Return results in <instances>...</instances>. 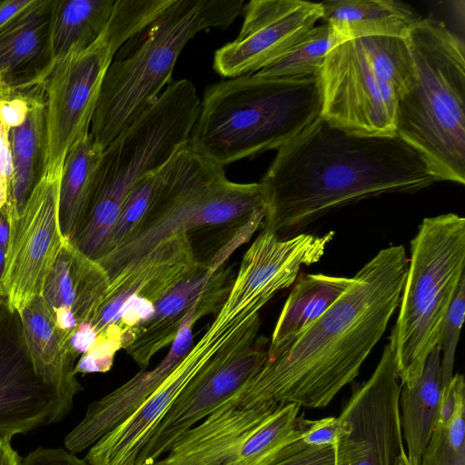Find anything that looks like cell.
<instances>
[{
  "label": "cell",
  "mask_w": 465,
  "mask_h": 465,
  "mask_svg": "<svg viewBox=\"0 0 465 465\" xmlns=\"http://www.w3.org/2000/svg\"><path fill=\"white\" fill-rule=\"evenodd\" d=\"M12 176V158L9 143L0 148V209L5 206Z\"/></svg>",
  "instance_id": "cell-38"
},
{
  "label": "cell",
  "mask_w": 465,
  "mask_h": 465,
  "mask_svg": "<svg viewBox=\"0 0 465 465\" xmlns=\"http://www.w3.org/2000/svg\"><path fill=\"white\" fill-rule=\"evenodd\" d=\"M9 221L5 206L0 209V248L5 252L9 240Z\"/></svg>",
  "instance_id": "cell-41"
},
{
  "label": "cell",
  "mask_w": 465,
  "mask_h": 465,
  "mask_svg": "<svg viewBox=\"0 0 465 465\" xmlns=\"http://www.w3.org/2000/svg\"><path fill=\"white\" fill-rule=\"evenodd\" d=\"M208 307L196 308L184 320L165 357L153 369H143L133 378L100 400L89 404L82 420L66 435L64 450L72 454L92 447L127 418L168 377L193 343V329L202 317L213 313Z\"/></svg>",
  "instance_id": "cell-18"
},
{
  "label": "cell",
  "mask_w": 465,
  "mask_h": 465,
  "mask_svg": "<svg viewBox=\"0 0 465 465\" xmlns=\"http://www.w3.org/2000/svg\"><path fill=\"white\" fill-rule=\"evenodd\" d=\"M31 2L32 0L0 1V29Z\"/></svg>",
  "instance_id": "cell-39"
},
{
  "label": "cell",
  "mask_w": 465,
  "mask_h": 465,
  "mask_svg": "<svg viewBox=\"0 0 465 465\" xmlns=\"http://www.w3.org/2000/svg\"><path fill=\"white\" fill-rule=\"evenodd\" d=\"M19 315L36 375L55 389L72 409L74 397L82 390L74 371L77 359L56 330L41 296L35 298Z\"/></svg>",
  "instance_id": "cell-21"
},
{
  "label": "cell",
  "mask_w": 465,
  "mask_h": 465,
  "mask_svg": "<svg viewBox=\"0 0 465 465\" xmlns=\"http://www.w3.org/2000/svg\"><path fill=\"white\" fill-rule=\"evenodd\" d=\"M338 433L336 417H327L312 420L310 426L302 436V440L311 447L334 446Z\"/></svg>",
  "instance_id": "cell-37"
},
{
  "label": "cell",
  "mask_w": 465,
  "mask_h": 465,
  "mask_svg": "<svg viewBox=\"0 0 465 465\" xmlns=\"http://www.w3.org/2000/svg\"><path fill=\"white\" fill-rule=\"evenodd\" d=\"M261 207L260 183L230 181L223 167L187 143L177 152L172 175L134 238L97 262L111 279L170 237L201 226L236 223Z\"/></svg>",
  "instance_id": "cell-8"
},
{
  "label": "cell",
  "mask_w": 465,
  "mask_h": 465,
  "mask_svg": "<svg viewBox=\"0 0 465 465\" xmlns=\"http://www.w3.org/2000/svg\"><path fill=\"white\" fill-rule=\"evenodd\" d=\"M338 45L326 23L315 25L283 54L257 71L258 77L302 79L319 75L329 51Z\"/></svg>",
  "instance_id": "cell-30"
},
{
  "label": "cell",
  "mask_w": 465,
  "mask_h": 465,
  "mask_svg": "<svg viewBox=\"0 0 465 465\" xmlns=\"http://www.w3.org/2000/svg\"><path fill=\"white\" fill-rule=\"evenodd\" d=\"M57 391L35 373L21 318H0V436L13 437L62 420L70 411Z\"/></svg>",
  "instance_id": "cell-15"
},
{
  "label": "cell",
  "mask_w": 465,
  "mask_h": 465,
  "mask_svg": "<svg viewBox=\"0 0 465 465\" xmlns=\"http://www.w3.org/2000/svg\"><path fill=\"white\" fill-rule=\"evenodd\" d=\"M415 84L397 101L395 134L416 150L439 182L465 183V46L436 19L406 36Z\"/></svg>",
  "instance_id": "cell-4"
},
{
  "label": "cell",
  "mask_w": 465,
  "mask_h": 465,
  "mask_svg": "<svg viewBox=\"0 0 465 465\" xmlns=\"http://www.w3.org/2000/svg\"><path fill=\"white\" fill-rule=\"evenodd\" d=\"M322 15L321 3L252 0L236 39L215 52L213 68L229 78L255 74L296 45Z\"/></svg>",
  "instance_id": "cell-14"
},
{
  "label": "cell",
  "mask_w": 465,
  "mask_h": 465,
  "mask_svg": "<svg viewBox=\"0 0 465 465\" xmlns=\"http://www.w3.org/2000/svg\"><path fill=\"white\" fill-rule=\"evenodd\" d=\"M55 0H32L0 29V95L44 90L54 58L51 25Z\"/></svg>",
  "instance_id": "cell-19"
},
{
  "label": "cell",
  "mask_w": 465,
  "mask_h": 465,
  "mask_svg": "<svg viewBox=\"0 0 465 465\" xmlns=\"http://www.w3.org/2000/svg\"><path fill=\"white\" fill-rule=\"evenodd\" d=\"M440 356V349L436 345L419 379L411 386H401V425L411 465H420L434 429L441 398Z\"/></svg>",
  "instance_id": "cell-25"
},
{
  "label": "cell",
  "mask_w": 465,
  "mask_h": 465,
  "mask_svg": "<svg viewBox=\"0 0 465 465\" xmlns=\"http://www.w3.org/2000/svg\"><path fill=\"white\" fill-rule=\"evenodd\" d=\"M170 0H116L102 35L57 58L44 83L45 170L64 166L68 152L90 133L104 77L115 54L142 33Z\"/></svg>",
  "instance_id": "cell-9"
},
{
  "label": "cell",
  "mask_w": 465,
  "mask_h": 465,
  "mask_svg": "<svg viewBox=\"0 0 465 465\" xmlns=\"http://www.w3.org/2000/svg\"><path fill=\"white\" fill-rule=\"evenodd\" d=\"M45 104L44 93L32 99L25 121L8 134L12 176L5 208L15 219L45 172Z\"/></svg>",
  "instance_id": "cell-23"
},
{
  "label": "cell",
  "mask_w": 465,
  "mask_h": 465,
  "mask_svg": "<svg viewBox=\"0 0 465 465\" xmlns=\"http://www.w3.org/2000/svg\"><path fill=\"white\" fill-rule=\"evenodd\" d=\"M34 95L7 94L0 95V122L10 131L12 128L20 126L26 119L30 110Z\"/></svg>",
  "instance_id": "cell-35"
},
{
  "label": "cell",
  "mask_w": 465,
  "mask_h": 465,
  "mask_svg": "<svg viewBox=\"0 0 465 465\" xmlns=\"http://www.w3.org/2000/svg\"><path fill=\"white\" fill-rule=\"evenodd\" d=\"M22 465H88L84 459L70 453L64 448L39 447L22 460Z\"/></svg>",
  "instance_id": "cell-36"
},
{
  "label": "cell",
  "mask_w": 465,
  "mask_h": 465,
  "mask_svg": "<svg viewBox=\"0 0 465 465\" xmlns=\"http://www.w3.org/2000/svg\"><path fill=\"white\" fill-rule=\"evenodd\" d=\"M409 259L403 245L379 251L309 328L268 347L250 379L265 401L311 409L328 405L359 374L399 307Z\"/></svg>",
  "instance_id": "cell-2"
},
{
  "label": "cell",
  "mask_w": 465,
  "mask_h": 465,
  "mask_svg": "<svg viewBox=\"0 0 465 465\" xmlns=\"http://www.w3.org/2000/svg\"><path fill=\"white\" fill-rule=\"evenodd\" d=\"M205 265L197 259L188 232H183L166 239L125 266L110 279L105 297L90 322L96 341L121 340L117 325L121 311L130 298H141L154 305Z\"/></svg>",
  "instance_id": "cell-17"
},
{
  "label": "cell",
  "mask_w": 465,
  "mask_h": 465,
  "mask_svg": "<svg viewBox=\"0 0 465 465\" xmlns=\"http://www.w3.org/2000/svg\"><path fill=\"white\" fill-rule=\"evenodd\" d=\"M352 278L301 273L293 282L274 327L269 347L280 346L303 332L352 283Z\"/></svg>",
  "instance_id": "cell-26"
},
{
  "label": "cell",
  "mask_w": 465,
  "mask_h": 465,
  "mask_svg": "<svg viewBox=\"0 0 465 465\" xmlns=\"http://www.w3.org/2000/svg\"><path fill=\"white\" fill-rule=\"evenodd\" d=\"M321 5L322 20L338 44L374 35L406 37L422 18L411 5L396 0H329Z\"/></svg>",
  "instance_id": "cell-22"
},
{
  "label": "cell",
  "mask_w": 465,
  "mask_h": 465,
  "mask_svg": "<svg viewBox=\"0 0 465 465\" xmlns=\"http://www.w3.org/2000/svg\"><path fill=\"white\" fill-rule=\"evenodd\" d=\"M401 390L393 353L386 344L371 377L353 391L337 417L335 465H396L405 451Z\"/></svg>",
  "instance_id": "cell-10"
},
{
  "label": "cell",
  "mask_w": 465,
  "mask_h": 465,
  "mask_svg": "<svg viewBox=\"0 0 465 465\" xmlns=\"http://www.w3.org/2000/svg\"><path fill=\"white\" fill-rule=\"evenodd\" d=\"M177 152L163 166L141 179L130 192L122 206L104 255L121 248L134 238L172 175Z\"/></svg>",
  "instance_id": "cell-31"
},
{
  "label": "cell",
  "mask_w": 465,
  "mask_h": 465,
  "mask_svg": "<svg viewBox=\"0 0 465 465\" xmlns=\"http://www.w3.org/2000/svg\"><path fill=\"white\" fill-rule=\"evenodd\" d=\"M301 438L282 446L262 465H335L334 446L311 447Z\"/></svg>",
  "instance_id": "cell-34"
},
{
  "label": "cell",
  "mask_w": 465,
  "mask_h": 465,
  "mask_svg": "<svg viewBox=\"0 0 465 465\" xmlns=\"http://www.w3.org/2000/svg\"><path fill=\"white\" fill-rule=\"evenodd\" d=\"M465 314V276L459 283L457 292L444 317L438 344L440 349L441 391L449 384L453 374L455 351Z\"/></svg>",
  "instance_id": "cell-33"
},
{
  "label": "cell",
  "mask_w": 465,
  "mask_h": 465,
  "mask_svg": "<svg viewBox=\"0 0 465 465\" xmlns=\"http://www.w3.org/2000/svg\"><path fill=\"white\" fill-rule=\"evenodd\" d=\"M62 170H45L21 213L9 222L1 289L11 312L41 296L64 244L58 219Z\"/></svg>",
  "instance_id": "cell-11"
},
{
  "label": "cell",
  "mask_w": 465,
  "mask_h": 465,
  "mask_svg": "<svg viewBox=\"0 0 465 465\" xmlns=\"http://www.w3.org/2000/svg\"><path fill=\"white\" fill-rule=\"evenodd\" d=\"M300 408L295 403L282 404L215 465H262L282 446L304 434L312 420L298 415Z\"/></svg>",
  "instance_id": "cell-28"
},
{
  "label": "cell",
  "mask_w": 465,
  "mask_h": 465,
  "mask_svg": "<svg viewBox=\"0 0 465 465\" xmlns=\"http://www.w3.org/2000/svg\"><path fill=\"white\" fill-rule=\"evenodd\" d=\"M9 310L5 294L0 288V318Z\"/></svg>",
  "instance_id": "cell-42"
},
{
  "label": "cell",
  "mask_w": 465,
  "mask_h": 465,
  "mask_svg": "<svg viewBox=\"0 0 465 465\" xmlns=\"http://www.w3.org/2000/svg\"><path fill=\"white\" fill-rule=\"evenodd\" d=\"M465 219L453 213L424 218L411 241L400 309L388 343L401 386L420 376L464 273Z\"/></svg>",
  "instance_id": "cell-7"
},
{
  "label": "cell",
  "mask_w": 465,
  "mask_h": 465,
  "mask_svg": "<svg viewBox=\"0 0 465 465\" xmlns=\"http://www.w3.org/2000/svg\"><path fill=\"white\" fill-rule=\"evenodd\" d=\"M109 284L110 278L97 261L72 242H64L41 298L69 350L74 332L80 324L92 322Z\"/></svg>",
  "instance_id": "cell-20"
},
{
  "label": "cell",
  "mask_w": 465,
  "mask_h": 465,
  "mask_svg": "<svg viewBox=\"0 0 465 465\" xmlns=\"http://www.w3.org/2000/svg\"><path fill=\"white\" fill-rule=\"evenodd\" d=\"M465 390L456 401L452 415L436 422L420 465H465Z\"/></svg>",
  "instance_id": "cell-32"
},
{
  "label": "cell",
  "mask_w": 465,
  "mask_h": 465,
  "mask_svg": "<svg viewBox=\"0 0 465 465\" xmlns=\"http://www.w3.org/2000/svg\"><path fill=\"white\" fill-rule=\"evenodd\" d=\"M201 100L188 79L172 81L154 103L103 151L87 216L71 242L93 260L102 258L122 206L148 173L189 142Z\"/></svg>",
  "instance_id": "cell-5"
},
{
  "label": "cell",
  "mask_w": 465,
  "mask_h": 465,
  "mask_svg": "<svg viewBox=\"0 0 465 465\" xmlns=\"http://www.w3.org/2000/svg\"><path fill=\"white\" fill-rule=\"evenodd\" d=\"M351 40L398 98L415 84L416 68L406 37L374 35Z\"/></svg>",
  "instance_id": "cell-29"
},
{
  "label": "cell",
  "mask_w": 465,
  "mask_h": 465,
  "mask_svg": "<svg viewBox=\"0 0 465 465\" xmlns=\"http://www.w3.org/2000/svg\"><path fill=\"white\" fill-rule=\"evenodd\" d=\"M103 151L89 133L65 157L58 199L59 226L64 242L73 241L87 216Z\"/></svg>",
  "instance_id": "cell-24"
},
{
  "label": "cell",
  "mask_w": 465,
  "mask_h": 465,
  "mask_svg": "<svg viewBox=\"0 0 465 465\" xmlns=\"http://www.w3.org/2000/svg\"><path fill=\"white\" fill-rule=\"evenodd\" d=\"M258 228L252 218L238 223L204 268L178 283L154 304L153 313L148 320L125 334L123 349L142 369L148 366L157 352L172 344L193 311L205 306L215 314L221 309L235 277L224 263Z\"/></svg>",
  "instance_id": "cell-13"
},
{
  "label": "cell",
  "mask_w": 465,
  "mask_h": 465,
  "mask_svg": "<svg viewBox=\"0 0 465 465\" xmlns=\"http://www.w3.org/2000/svg\"><path fill=\"white\" fill-rule=\"evenodd\" d=\"M270 340L258 336L231 361L206 368L183 389L140 452L135 465H151L193 426L216 410L263 365Z\"/></svg>",
  "instance_id": "cell-16"
},
{
  "label": "cell",
  "mask_w": 465,
  "mask_h": 465,
  "mask_svg": "<svg viewBox=\"0 0 465 465\" xmlns=\"http://www.w3.org/2000/svg\"><path fill=\"white\" fill-rule=\"evenodd\" d=\"M319 78L322 117L330 124L357 134H395L398 95L377 75L353 40L329 51Z\"/></svg>",
  "instance_id": "cell-12"
},
{
  "label": "cell",
  "mask_w": 465,
  "mask_h": 465,
  "mask_svg": "<svg viewBox=\"0 0 465 465\" xmlns=\"http://www.w3.org/2000/svg\"><path fill=\"white\" fill-rule=\"evenodd\" d=\"M242 8V0H172L142 32L135 48L109 64L90 126L92 139L104 149L173 81L187 43L203 30L228 28Z\"/></svg>",
  "instance_id": "cell-6"
},
{
  "label": "cell",
  "mask_w": 465,
  "mask_h": 465,
  "mask_svg": "<svg viewBox=\"0 0 465 465\" xmlns=\"http://www.w3.org/2000/svg\"><path fill=\"white\" fill-rule=\"evenodd\" d=\"M116 0H55L51 25L54 61L74 45L87 47L104 31Z\"/></svg>",
  "instance_id": "cell-27"
},
{
  "label": "cell",
  "mask_w": 465,
  "mask_h": 465,
  "mask_svg": "<svg viewBox=\"0 0 465 465\" xmlns=\"http://www.w3.org/2000/svg\"><path fill=\"white\" fill-rule=\"evenodd\" d=\"M396 465H411L408 457L406 451H403L401 456L399 457Z\"/></svg>",
  "instance_id": "cell-43"
},
{
  "label": "cell",
  "mask_w": 465,
  "mask_h": 465,
  "mask_svg": "<svg viewBox=\"0 0 465 465\" xmlns=\"http://www.w3.org/2000/svg\"><path fill=\"white\" fill-rule=\"evenodd\" d=\"M11 437L0 436V465H22V458L13 448Z\"/></svg>",
  "instance_id": "cell-40"
},
{
  "label": "cell",
  "mask_w": 465,
  "mask_h": 465,
  "mask_svg": "<svg viewBox=\"0 0 465 465\" xmlns=\"http://www.w3.org/2000/svg\"><path fill=\"white\" fill-rule=\"evenodd\" d=\"M439 182L421 155L396 134L363 135L322 116L277 150L259 182L262 229L282 239L324 214L384 193H412Z\"/></svg>",
  "instance_id": "cell-1"
},
{
  "label": "cell",
  "mask_w": 465,
  "mask_h": 465,
  "mask_svg": "<svg viewBox=\"0 0 465 465\" xmlns=\"http://www.w3.org/2000/svg\"><path fill=\"white\" fill-rule=\"evenodd\" d=\"M322 109L319 75L233 77L206 87L188 145L223 167L280 149L321 117Z\"/></svg>",
  "instance_id": "cell-3"
},
{
  "label": "cell",
  "mask_w": 465,
  "mask_h": 465,
  "mask_svg": "<svg viewBox=\"0 0 465 465\" xmlns=\"http://www.w3.org/2000/svg\"><path fill=\"white\" fill-rule=\"evenodd\" d=\"M5 252L0 248V288H1V280H2L4 268H5Z\"/></svg>",
  "instance_id": "cell-44"
}]
</instances>
